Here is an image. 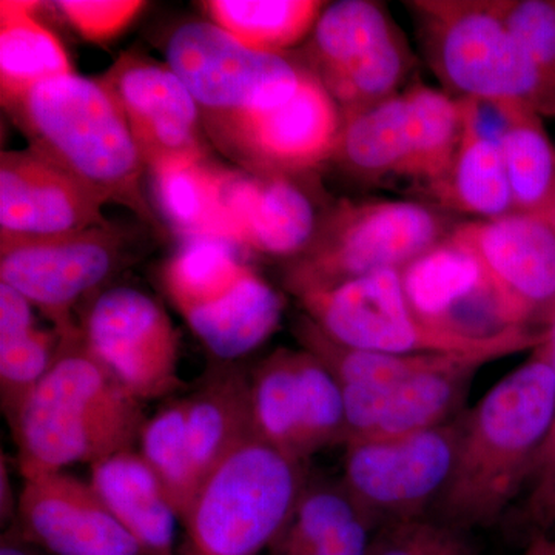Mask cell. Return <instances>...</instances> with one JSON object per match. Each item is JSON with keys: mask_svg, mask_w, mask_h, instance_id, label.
I'll return each mask as SVG.
<instances>
[{"mask_svg": "<svg viewBox=\"0 0 555 555\" xmlns=\"http://www.w3.org/2000/svg\"><path fill=\"white\" fill-rule=\"evenodd\" d=\"M139 447V452L166 489L182 524L201 486L190 454L185 398L160 409L145 422Z\"/></svg>", "mask_w": 555, "mask_h": 555, "instance_id": "obj_33", "label": "cell"}, {"mask_svg": "<svg viewBox=\"0 0 555 555\" xmlns=\"http://www.w3.org/2000/svg\"><path fill=\"white\" fill-rule=\"evenodd\" d=\"M494 3L555 96V2L516 0Z\"/></svg>", "mask_w": 555, "mask_h": 555, "instance_id": "obj_36", "label": "cell"}, {"mask_svg": "<svg viewBox=\"0 0 555 555\" xmlns=\"http://www.w3.org/2000/svg\"><path fill=\"white\" fill-rule=\"evenodd\" d=\"M409 104V156L404 177L436 190L447 179L462 139L456 100L416 83L404 91Z\"/></svg>", "mask_w": 555, "mask_h": 555, "instance_id": "obj_31", "label": "cell"}, {"mask_svg": "<svg viewBox=\"0 0 555 555\" xmlns=\"http://www.w3.org/2000/svg\"><path fill=\"white\" fill-rule=\"evenodd\" d=\"M525 518L539 534L555 528V467L532 485L531 494L526 500Z\"/></svg>", "mask_w": 555, "mask_h": 555, "instance_id": "obj_39", "label": "cell"}, {"mask_svg": "<svg viewBox=\"0 0 555 555\" xmlns=\"http://www.w3.org/2000/svg\"><path fill=\"white\" fill-rule=\"evenodd\" d=\"M436 193L449 206L481 219L516 211L500 149L463 131L451 170Z\"/></svg>", "mask_w": 555, "mask_h": 555, "instance_id": "obj_32", "label": "cell"}, {"mask_svg": "<svg viewBox=\"0 0 555 555\" xmlns=\"http://www.w3.org/2000/svg\"><path fill=\"white\" fill-rule=\"evenodd\" d=\"M462 415L414 436L346 444L343 485L375 529L434 509L454 469Z\"/></svg>", "mask_w": 555, "mask_h": 555, "instance_id": "obj_10", "label": "cell"}, {"mask_svg": "<svg viewBox=\"0 0 555 555\" xmlns=\"http://www.w3.org/2000/svg\"><path fill=\"white\" fill-rule=\"evenodd\" d=\"M127 254L129 240L108 222L47 238L0 240V283L49 318L61 338H75L80 327L73 310L101 294Z\"/></svg>", "mask_w": 555, "mask_h": 555, "instance_id": "obj_9", "label": "cell"}, {"mask_svg": "<svg viewBox=\"0 0 555 555\" xmlns=\"http://www.w3.org/2000/svg\"><path fill=\"white\" fill-rule=\"evenodd\" d=\"M369 555H476L463 531L437 518L422 517L382 526Z\"/></svg>", "mask_w": 555, "mask_h": 555, "instance_id": "obj_35", "label": "cell"}, {"mask_svg": "<svg viewBox=\"0 0 555 555\" xmlns=\"http://www.w3.org/2000/svg\"><path fill=\"white\" fill-rule=\"evenodd\" d=\"M295 335L301 343L302 349L317 357L334 375L339 386L393 385L423 372L469 360V358L449 356H396V353L357 349L327 337L306 315L298 318L295 323Z\"/></svg>", "mask_w": 555, "mask_h": 555, "instance_id": "obj_30", "label": "cell"}, {"mask_svg": "<svg viewBox=\"0 0 555 555\" xmlns=\"http://www.w3.org/2000/svg\"><path fill=\"white\" fill-rule=\"evenodd\" d=\"M104 204L35 150L0 156V240L47 238L107 224Z\"/></svg>", "mask_w": 555, "mask_h": 555, "instance_id": "obj_17", "label": "cell"}, {"mask_svg": "<svg viewBox=\"0 0 555 555\" xmlns=\"http://www.w3.org/2000/svg\"><path fill=\"white\" fill-rule=\"evenodd\" d=\"M251 415L262 440L297 462L346 444L345 398L337 379L308 350L278 349L248 377Z\"/></svg>", "mask_w": 555, "mask_h": 555, "instance_id": "obj_11", "label": "cell"}, {"mask_svg": "<svg viewBox=\"0 0 555 555\" xmlns=\"http://www.w3.org/2000/svg\"><path fill=\"white\" fill-rule=\"evenodd\" d=\"M514 207L542 215L555 193V152L540 115L529 116L500 145Z\"/></svg>", "mask_w": 555, "mask_h": 555, "instance_id": "obj_34", "label": "cell"}, {"mask_svg": "<svg viewBox=\"0 0 555 555\" xmlns=\"http://www.w3.org/2000/svg\"><path fill=\"white\" fill-rule=\"evenodd\" d=\"M343 116L334 158L357 177H404L409 156V104L397 93Z\"/></svg>", "mask_w": 555, "mask_h": 555, "instance_id": "obj_26", "label": "cell"}, {"mask_svg": "<svg viewBox=\"0 0 555 555\" xmlns=\"http://www.w3.org/2000/svg\"><path fill=\"white\" fill-rule=\"evenodd\" d=\"M270 555H318L308 547L292 545V543L284 542L278 539L272 546L269 547Z\"/></svg>", "mask_w": 555, "mask_h": 555, "instance_id": "obj_43", "label": "cell"}, {"mask_svg": "<svg viewBox=\"0 0 555 555\" xmlns=\"http://www.w3.org/2000/svg\"><path fill=\"white\" fill-rule=\"evenodd\" d=\"M61 341L54 328L38 327L27 298L0 283V396L7 418H13L49 372L60 353Z\"/></svg>", "mask_w": 555, "mask_h": 555, "instance_id": "obj_25", "label": "cell"}, {"mask_svg": "<svg viewBox=\"0 0 555 555\" xmlns=\"http://www.w3.org/2000/svg\"><path fill=\"white\" fill-rule=\"evenodd\" d=\"M100 82L122 112L149 170L206 159L201 109L169 65L126 53Z\"/></svg>", "mask_w": 555, "mask_h": 555, "instance_id": "obj_15", "label": "cell"}, {"mask_svg": "<svg viewBox=\"0 0 555 555\" xmlns=\"http://www.w3.org/2000/svg\"><path fill=\"white\" fill-rule=\"evenodd\" d=\"M451 236L476 255L507 327L553 326L555 232L542 215L477 219Z\"/></svg>", "mask_w": 555, "mask_h": 555, "instance_id": "obj_13", "label": "cell"}, {"mask_svg": "<svg viewBox=\"0 0 555 555\" xmlns=\"http://www.w3.org/2000/svg\"><path fill=\"white\" fill-rule=\"evenodd\" d=\"M546 346L550 349L551 360H553L554 367V418L553 426H551L550 436H547L542 451L537 455L534 469H532L531 481L535 485L537 481L542 480L555 467V321L553 326L547 328Z\"/></svg>", "mask_w": 555, "mask_h": 555, "instance_id": "obj_40", "label": "cell"}, {"mask_svg": "<svg viewBox=\"0 0 555 555\" xmlns=\"http://www.w3.org/2000/svg\"><path fill=\"white\" fill-rule=\"evenodd\" d=\"M150 175L156 206L175 232L184 240H229L221 207V169L203 159L167 164Z\"/></svg>", "mask_w": 555, "mask_h": 555, "instance_id": "obj_28", "label": "cell"}, {"mask_svg": "<svg viewBox=\"0 0 555 555\" xmlns=\"http://www.w3.org/2000/svg\"><path fill=\"white\" fill-rule=\"evenodd\" d=\"M427 57L460 98L520 102L555 116V96L494 2H415Z\"/></svg>", "mask_w": 555, "mask_h": 555, "instance_id": "obj_6", "label": "cell"}, {"mask_svg": "<svg viewBox=\"0 0 555 555\" xmlns=\"http://www.w3.org/2000/svg\"><path fill=\"white\" fill-rule=\"evenodd\" d=\"M553 418L554 367L545 339L463 412L454 469L434 518L463 532L496 524L531 480Z\"/></svg>", "mask_w": 555, "mask_h": 555, "instance_id": "obj_1", "label": "cell"}, {"mask_svg": "<svg viewBox=\"0 0 555 555\" xmlns=\"http://www.w3.org/2000/svg\"><path fill=\"white\" fill-rule=\"evenodd\" d=\"M185 412L190 454L201 485L225 456L258 436L248 377L236 367H221L208 375L203 386L185 398Z\"/></svg>", "mask_w": 555, "mask_h": 555, "instance_id": "obj_23", "label": "cell"}, {"mask_svg": "<svg viewBox=\"0 0 555 555\" xmlns=\"http://www.w3.org/2000/svg\"><path fill=\"white\" fill-rule=\"evenodd\" d=\"M13 528L50 555H147L90 481L56 470L24 477Z\"/></svg>", "mask_w": 555, "mask_h": 555, "instance_id": "obj_16", "label": "cell"}, {"mask_svg": "<svg viewBox=\"0 0 555 555\" xmlns=\"http://www.w3.org/2000/svg\"><path fill=\"white\" fill-rule=\"evenodd\" d=\"M166 57L206 126L284 104L306 73L281 54L244 46L214 22L181 25L167 42Z\"/></svg>", "mask_w": 555, "mask_h": 555, "instance_id": "obj_8", "label": "cell"}, {"mask_svg": "<svg viewBox=\"0 0 555 555\" xmlns=\"http://www.w3.org/2000/svg\"><path fill=\"white\" fill-rule=\"evenodd\" d=\"M299 302L306 317L335 341L396 356H449L486 364L534 350L547 337V331L509 328L495 337L476 338L433 326L412 308L397 269L306 295Z\"/></svg>", "mask_w": 555, "mask_h": 555, "instance_id": "obj_5", "label": "cell"}, {"mask_svg": "<svg viewBox=\"0 0 555 555\" xmlns=\"http://www.w3.org/2000/svg\"><path fill=\"white\" fill-rule=\"evenodd\" d=\"M401 280L412 308L433 326L476 338L520 328L506 326L476 255L451 233L401 270Z\"/></svg>", "mask_w": 555, "mask_h": 555, "instance_id": "obj_19", "label": "cell"}, {"mask_svg": "<svg viewBox=\"0 0 555 555\" xmlns=\"http://www.w3.org/2000/svg\"><path fill=\"white\" fill-rule=\"evenodd\" d=\"M80 332L91 356L139 401L169 396L181 386L177 327L144 292H101L91 299Z\"/></svg>", "mask_w": 555, "mask_h": 555, "instance_id": "obj_12", "label": "cell"}, {"mask_svg": "<svg viewBox=\"0 0 555 555\" xmlns=\"http://www.w3.org/2000/svg\"><path fill=\"white\" fill-rule=\"evenodd\" d=\"M341 109L326 87L306 69L291 100L207 126L228 155L257 173L291 175L334 158Z\"/></svg>", "mask_w": 555, "mask_h": 555, "instance_id": "obj_14", "label": "cell"}, {"mask_svg": "<svg viewBox=\"0 0 555 555\" xmlns=\"http://www.w3.org/2000/svg\"><path fill=\"white\" fill-rule=\"evenodd\" d=\"M221 207L229 240L268 257H297L318 229L312 201L286 175L221 169Z\"/></svg>", "mask_w": 555, "mask_h": 555, "instance_id": "obj_20", "label": "cell"}, {"mask_svg": "<svg viewBox=\"0 0 555 555\" xmlns=\"http://www.w3.org/2000/svg\"><path fill=\"white\" fill-rule=\"evenodd\" d=\"M68 24L90 42H108L144 9L141 0H61L54 3Z\"/></svg>", "mask_w": 555, "mask_h": 555, "instance_id": "obj_37", "label": "cell"}, {"mask_svg": "<svg viewBox=\"0 0 555 555\" xmlns=\"http://www.w3.org/2000/svg\"><path fill=\"white\" fill-rule=\"evenodd\" d=\"M7 109L31 150L107 203L122 204L153 222L142 189L145 164L122 112L100 80L69 73L33 87Z\"/></svg>", "mask_w": 555, "mask_h": 555, "instance_id": "obj_3", "label": "cell"}, {"mask_svg": "<svg viewBox=\"0 0 555 555\" xmlns=\"http://www.w3.org/2000/svg\"><path fill=\"white\" fill-rule=\"evenodd\" d=\"M90 485L147 555H173L179 517L141 452H116L91 465Z\"/></svg>", "mask_w": 555, "mask_h": 555, "instance_id": "obj_22", "label": "cell"}, {"mask_svg": "<svg viewBox=\"0 0 555 555\" xmlns=\"http://www.w3.org/2000/svg\"><path fill=\"white\" fill-rule=\"evenodd\" d=\"M284 312V298L254 269L215 288L181 317L211 356L238 360L272 337Z\"/></svg>", "mask_w": 555, "mask_h": 555, "instance_id": "obj_21", "label": "cell"}, {"mask_svg": "<svg viewBox=\"0 0 555 555\" xmlns=\"http://www.w3.org/2000/svg\"><path fill=\"white\" fill-rule=\"evenodd\" d=\"M203 9L215 25L264 53L295 46L315 27L323 2L315 0H210Z\"/></svg>", "mask_w": 555, "mask_h": 555, "instance_id": "obj_29", "label": "cell"}, {"mask_svg": "<svg viewBox=\"0 0 555 555\" xmlns=\"http://www.w3.org/2000/svg\"><path fill=\"white\" fill-rule=\"evenodd\" d=\"M449 233L444 218L422 204H341L292 258L284 284L299 299L382 270H403Z\"/></svg>", "mask_w": 555, "mask_h": 555, "instance_id": "obj_7", "label": "cell"}, {"mask_svg": "<svg viewBox=\"0 0 555 555\" xmlns=\"http://www.w3.org/2000/svg\"><path fill=\"white\" fill-rule=\"evenodd\" d=\"M481 366L466 360L393 385L339 386L345 398L346 444L392 440L447 425L465 412L463 403Z\"/></svg>", "mask_w": 555, "mask_h": 555, "instance_id": "obj_18", "label": "cell"}, {"mask_svg": "<svg viewBox=\"0 0 555 555\" xmlns=\"http://www.w3.org/2000/svg\"><path fill=\"white\" fill-rule=\"evenodd\" d=\"M39 2H0V91L3 107L46 80L73 73L67 51L35 17Z\"/></svg>", "mask_w": 555, "mask_h": 555, "instance_id": "obj_24", "label": "cell"}, {"mask_svg": "<svg viewBox=\"0 0 555 555\" xmlns=\"http://www.w3.org/2000/svg\"><path fill=\"white\" fill-rule=\"evenodd\" d=\"M308 485L305 463L255 436L206 477L182 521L188 555H258L283 534Z\"/></svg>", "mask_w": 555, "mask_h": 555, "instance_id": "obj_4", "label": "cell"}, {"mask_svg": "<svg viewBox=\"0 0 555 555\" xmlns=\"http://www.w3.org/2000/svg\"><path fill=\"white\" fill-rule=\"evenodd\" d=\"M456 104L463 133L499 149L518 124L535 113L520 102L494 98H459Z\"/></svg>", "mask_w": 555, "mask_h": 555, "instance_id": "obj_38", "label": "cell"}, {"mask_svg": "<svg viewBox=\"0 0 555 555\" xmlns=\"http://www.w3.org/2000/svg\"><path fill=\"white\" fill-rule=\"evenodd\" d=\"M0 555H50L40 547L25 540L14 528H10L2 537Z\"/></svg>", "mask_w": 555, "mask_h": 555, "instance_id": "obj_41", "label": "cell"}, {"mask_svg": "<svg viewBox=\"0 0 555 555\" xmlns=\"http://www.w3.org/2000/svg\"><path fill=\"white\" fill-rule=\"evenodd\" d=\"M386 10L369 0H341L321 11L308 53L321 82L363 61L397 33Z\"/></svg>", "mask_w": 555, "mask_h": 555, "instance_id": "obj_27", "label": "cell"}, {"mask_svg": "<svg viewBox=\"0 0 555 555\" xmlns=\"http://www.w3.org/2000/svg\"><path fill=\"white\" fill-rule=\"evenodd\" d=\"M521 555H555V539L546 534L534 537Z\"/></svg>", "mask_w": 555, "mask_h": 555, "instance_id": "obj_42", "label": "cell"}, {"mask_svg": "<svg viewBox=\"0 0 555 555\" xmlns=\"http://www.w3.org/2000/svg\"><path fill=\"white\" fill-rule=\"evenodd\" d=\"M145 422L141 401L91 356L82 334L62 338L49 372L10 420L22 477L134 449Z\"/></svg>", "mask_w": 555, "mask_h": 555, "instance_id": "obj_2", "label": "cell"}, {"mask_svg": "<svg viewBox=\"0 0 555 555\" xmlns=\"http://www.w3.org/2000/svg\"><path fill=\"white\" fill-rule=\"evenodd\" d=\"M542 217L545 218L547 222H550L551 228H553L555 232V193L553 199H551V203L547 204L545 211H543Z\"/></svg>", "mask_w": 555, "mask_h": 555, "instance_id": "obj_44", "label": "cell"}]
</instances>
